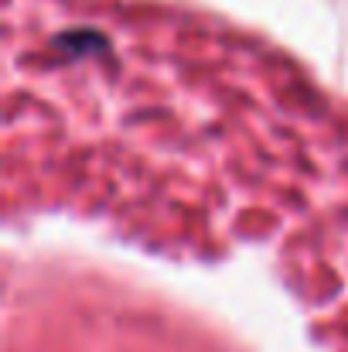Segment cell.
<instances>
[{
    "instance_id": "obj_1",
    "label": "cell",
    "mask_w": 348,
    "mask_h": 352,
    "mask_svg": "<svg viewBox=\"0 0 348 352\" xmlns=\"http://www.w3.org/2000/svg\"><path fill=\"white\" fill-rule=\"evenodd\" d=\"M58 45H62V48H79V52H86V48H106V38H103V34H86V31H79V34H62Z\"/></svg>"
}]
</instances>
